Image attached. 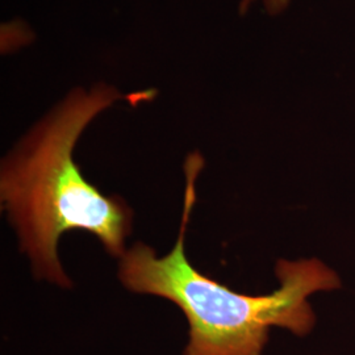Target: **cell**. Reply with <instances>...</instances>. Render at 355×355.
<instances>
[{
	"label": "cell",
	"mask_w": 355,
	"mask_h": 355,
	"mask_svg": "<svg viewBox=\"0 0 355 355\" xmlns=\"http://www.w3.org/2000/svg\"><path fill=\"white\" fill-rule=\"evenodd\" d=\"M153 96V89L121 94L105 83L89 91L74 89L1 162V207L38 279L71 287L58 257L60 240L69 232L95 236L114 257L121 258L127 252L132 209L83 177L74 149L89 123L114 103L127 101L136 105Z\"/></svg>",
	"instance_id": "6da1fadb"
},
{
	"label": "cell",
	"mask_w": 355,
	"mask_h": 355,
	"mask_svg": "<svg viewBox=\"0 0 355 355\" xmlns=\"http://www.w3.org/2000/svg\"><path fill=\"white\" fill-rule=\"evenodd\" d=\"M200 153L184 162L186 190L174 248L158 257L137 242L120 258L119 279L128 290L164 297L177 305L189 322L183 355H263L274 328L296 337L309 336L318 316L309 299L343 287L338 272L316 257L279 259L278 287L265 295L232 290L199 271L187 258L186 236L196 203V180L203 170Z\"/></svg>",
	"instance_id": "7a4b0ae2"
},
{
	"label": "cell",
	"mask_w": 355,
	"mask_h": 355,
	"mask_svg": "<svg viewBox=\"0 0 355 355\" xmlns=\"http://www.w3.org/2000/svg\"><path fill=\"white\" fill-rule=\"evenodd\" d=\"M253 1L254 0H241L240 11L245 12V11L250 7V4H252ZM263 3H265V7H266L267 11L270 13H272V15H275V13L284 11V10L288 7L290 0H263Z\"/></svg>",
	"instance_id": "3957f363"
}]
</instances>
